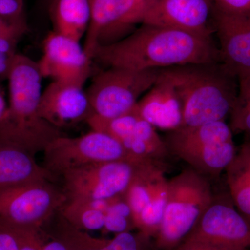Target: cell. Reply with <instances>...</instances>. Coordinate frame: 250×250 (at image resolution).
Returning a JSON list of instances; mask_svg holds the SVG:
<instances>
[{
    "label": "cell",
    "instance_id": "obj_1",
    "mask_svg": "<svg viewBox=\"0 0 250 250\" xmlns=\"http://www.w3.org/2000/svg\"><path fill=\"white\" fill-rule=\"evenodd\" d=\"M94 59L110 67L135 70L220 62L212 37L147 24L113 43L100 46Z\"/></svg>",
    "mask_w": 250,
    "mask_h": 250
},
{
    "label": "cell",
    "instance_id": "obj_2",
    "mask_svg": "<svg viewBox=\"0 0 250 250\" xmlns=\"http://www.w3.org/2000/svg\"><path fill=\"white\" fill-rule=\"evenodd\" d=\"M42 78L37 62L15 54L7 77L9 104L0 118V143L34 156L63 135L39 113Z\"/></svg>",
    "mask_w": 250,
    "mask_h": 250
},
{
    "label": "cell",
    "instance_id": "obj_3",
    "mask_svg": "<svg viewBox=\"0 0 250 250\" xmlns=\"http://www.w3.org/2000/svg\"><path fill=\"white\" fill-rule=\"evenodd\" d=\"M182 102L183 122L190 127L230 116L238 95V79L221 62L190 64L160 69Z\"/></svg>",
    "mask_w": 250,
    "mask_h": 250
},
{
    "label": "cell",
    "instance_id": "obj_4",
    "mask_svg": "<svg viewBox=\"0 0 250 250\" xmlns=\"http://www.w3.org/2000/svg\"><path fill=\"white\" fill-rule=\"evenodd\" d=\"M213 196L211 181L190 167L168 180L165 210L154 238L156 250H173L183 243Z\"/></svg>",
    "mask_w": 250,
    "mask_h": 250
},
{
    "label": "cell",
    "instance_id": "obj_5",
    "mask_svg": "<svg viewBox=\"0 0 250 250\" xmlns=\"http://www.w3.org/2000/svg\"><path fill=\"white\" fill-rule=\"evenodd\" d=\"M164 140L170 156L210 181L219 179L237 152L232 130L225 121L180 127L169 131Z\"/></svg>",
    "mask_w": 250,
    "mask_h": 250
},
{
    "label": "cell",
    "instance_id": "obj_6",
    "mask_svg": "<svg viewBox=\"0 0 250 250\" xmlns=\"http://www.w3.org/2000/svg\"><path fill=\"white\" fill-rule=\"evenodd\" d=\"M160 69L135 70L110 67L94 77L86 92L94 116L113 119L134 109L155 84Z\"/></svg>",
    "mask_w": 250,
    "mask_h": 250
},
{
    "label": "cell",
    "instance_id": "obj_7",
    "mask_svg": "<svg viewBox=\"0 0 250 250\" xmlns=\"http://www.w3.org/2000/svg\"><path fill=\"white\" fill-rule=\"evenodd\" d=\"M67 199L64 190L49 180L0 189V226L42 229Z\"/></svg>",
    "mask_w": 250,
    "mask_h": 250
},
{
    "label": "cell",
    "instance_id": "obj_8",
    "mask_svg": "<svg viewBox=\"0 0 250 250\" xmlns=\"http://www.w3.org/2000/svg\"><path fill=\"white\" fill-rule=\"evenodd\" d=\"M43 154L42 166L57 178L67 171L84 166L136 159L114 138L95 130L78 137L59 136L48 145Z\"/></svg>",
    "mask_w": 250,
    "mask_h": 250
},
{
    "label": "cell",
    "instance_id": "obj_9",
    "mask_svg": "<svg viewBox=\"0 0 250 250\" xmlns=\"http://www.w3.org/2000/svg\"><path fill=\"white\" fill-rule=\"evenodd\" d=\"M147 163L151 161L125 159L67 171L62 175L64 192L67 197L91 200L124 196L136 174Z\"/></svg>",
    "mask_w": 250,
    "mask_h": 250
},
{
    "label": "cell",
    "instance_id": "obj_10",
    "mask_svg": "<svg viewBox=\"0 0 250 250\" xmlns=\"http://www.w3.org/2000/svg\"><path fill=\"white\" fill-rule=\"evenodd\" d=\"M166 165L147 163L133 180L124 197L132 214L135 229L154 239L167 202Z\"/></svg>",
    "mask_w": 250,
    "mask_h": 250
},
{
    "label": "cell",
    "instance_id": "obj_11",
    "mask_svg": "<svg viewBox=\"0 0 250 250\" xmlns=\"http://www.w3.org/2000/svg\"><path fill=\"white\" fill-rule=\"evenodd\" d=\"M86 123L91 130L106 133L116 139L134 159L166 165V159L170 156L164 140L152 125L139 116L136 106L113 119L92 115Z\"/></svg>",
    "mask_w": 250,
    "mask_h": 250
},
{
    "label": "cell",
    "instance_id": "obj_12",
    "mask_svg": "<svg viewBox=\"0 0 250 250\" xmlns=\"http://www.w3.org/2000/svg\"><path fill=\"white\" fill-rule=\"evenodd\" d=\"M185 241L250 248V225L237 209L228 190L214 193L210 205Z\"/></svg>",
    "mask_w": 250,
    "mask_h": 250
},
{
    "label": "cell",
    "instance_id": "obj_13",
    "mask_svg": "<svg viewBox=\"0 0 250 250\" xmlns=\"http://www.w3.org/2000/svg\"><path fill=\"white\" fill-rule=\"evenodd\" d=\"M215 14L213 0H146L141 24L211 37Z\"/></svg>",
    "mask_w": 250,
    "mask_h": 250
},
{
    "label": "cell",
    "instance_id": "obj_14",
    "mask_svg": "<svg viewBox=\"0 0 250 250\" xmlns=\"http://www.w3.org/2000/svg\"><path fill=\"white\" fill-rule=\"evenodd\" d=\"M90 21L83 49L93 59L100 46L141 23L146 0H90Z\"/></svg>",
    "mask_w": 250,
    "mask_h": 250
},
{
    "label": "cell",
    "instance_id": "obj_15",
    "mask_svg": "<svg viewBox=\"0 0 250 250\" xmlns=\"http://www.w3.org/2000/svg\"><path fill=\"white\" fill-rule=\"evenodd\" d=\"M42 49L37 62L43 78L84 85L91 72L93 59L79 41L53 31L45 38Z\"/></svg>",
    "mask_w": 250,
    "mask_h": 250
},
{
    "label": "cell",
    "instance_id": "obj_16",
    "mask_svg": "<svg viewBox=\"0 0 250 250\" xmlns=\"http://www.w3.org/2000/svg\"><path fill=\"white\" fill-rule=\"evenodd\" d=\"M215 33L220 62L237 79L250 75V11L227 13L215 8Z\"/></svg>",
    "mask_w": 250,
    "mask_h": 250
},
{
    "label": "cell",
    "instance_id": "obj_17",
    "mask_svg": "<svg viewBox=\"0 0 250 250\" xmlns=\"http://www.w3.org/2000/svg\"><path fill=\"white\" fill-rule=\"evenodd\" d=\"M39 113L60 130L86 122L93 114L83 86L60 81H53L42 92Z\"/></svg>",
    "mask_w": 250,
    "mask_h": 250
},
{
    "label": "cell",
    "instance_id": "obj_18",
    "mask_svg": "<svg viewBox=\"0 0 250 250\" xmlns=\"http://www.w3.org/2000/svg\"><path fill=\"white\" fill-rule=\"evenodd\" d=\"M136 109L155 129L171 131L182 126V102L173 85L160 71L155 84L140 99Z\"/></svg>",
    "mask_w": 250,
    "mask_h": 250
},
{
    "label": "cell",
    "instance_id": "obj_19",
    "mask_svg": "<svg viewBox=\"0 0 250 250\" xmlns=\"http://www.w3.org/2000/svg\"><path fill=\"white\" fill-rule=\"evenodd\" d=\"M52 236L69 250H156L154 239L139 231L117 233L111 239L96 238L74 228L61 216Z\"/></svg>",
    "mask_w": 250,
    "mask_h": 250
},
{
    "label": "cell",
    "instance_id": "obj_20",
    "mask_svg": "<svg viewBox=\"0 0 250 250\" xmlns=\"http://www.w3.org/2000/svg\"><path fill=\"white\" fill-rule=\"evenodd\" d=\"M57 177L42 166L34 156L22 149L0 143V189Z\"/></svg>",
    "mask_w": 250,
    "mask_h": 250
},
{
    "label": "cell",
    "instance_id": "obj_21",
    "mask_svg": "<svg viewBox=\"0 0 250 250\" xmlns=\"http://www.w3.org/2000/svg\"><path fill=\"white\" fill-rule=\"evenodd\" d=\"M228 190L233 204L250 225V139L237 149L226 170Z\"/></svg>",
    "mask_w": 250,
    "mask_h": 250
},
{
    "label": "cell",
    "instance_id": "obj_22",
    "mask_svg": "<svg viewBox=\"0 0 250 250\" xmlns=\"http://www.w3.org/2000/svg\"><path fill=\"white\" fill-rule=\"evenodd\" d=\"M52 20L54 31L80 42L90 24V0H55Z\"/></svg>",
    "mask_w": 250,
    "mask_h": 250
},
{
    "label": "cell",
    "instance_id": "obj_23",
    "mask_svg": "<svg viewBox=\"0 0 250 250\" xmlns=\"http://www.w3.org/2000/svg\"><path fill=\"white\" fill-rule=\"evenodd\" d=\"M110 200L67 197L59 210L60 216L77 229L87 232L102 231Z\"/></svg>",
    "mask_w": 250,
    "mask_h": 250
},
{
    "label": "cell",
    "instance_id": "obj_24",
    "mask_svg": "<svg viewBox=\"0 0 250 250\" xmlns=\"http://www.w3.org/2000/svg\"><path fill=\"white\" fill-rule=\"evenodd\" d=\"M135 229L132 214L124 196L111 199L106 212L103 233H117Z\"/></svg>",
    "mask_w": 250,
    "mask_h": 250
},
{
    "label": "cell",
    "instance_id": "obj_25",
    "mask_svg": "<svg viewBox=\"0 0 250 250\" xmlns=\"http://www.w3.org/2000/svg\"><path fill=\"white\" fill-rule=\"evenodd\" d=\"M0 228L6 229L12 233L17 242L18 250H42L44 234L42 229L6 225H2Z\"/></svg>",
    "mask_w": 250,
    "mask_h": 250
},
{
    "label": "cell",
    "instance_id": "obj_26",
    "mask_svg": "<svg viewBox=\"0 0 250 250\" xmlns=\"http://www.w3.org/2000/svg\"><path fill=\"white\" fill-rule=\"evenodd\" d=\"M229 116L233 133H244L250 139V99L238 94Z\"/></svg>",
    "mask_w": 250,
    "mask_h": 250
},
{
    "label": "cell",
    "instance_id": "obj_27",
    "mask_svg": "<svg viewBox=\"0 0 250 250\" xmlns=\"http://www.w3.org/2000/svg\"><path fill=\"white\" fill-rule=\"evenodd\" d=\"M27 30V22L24 17L11 20L0 16V37L5 36L22 37Z\"/></svg>",
    "mask_w": 250,
    "mask_h": 250
},
{
    "label": "cell",
    "instance_id": "obj_28",
    "mask_svg": "<svg viewBox=\"0 0 250 250\" xmlns=\"http://www.w3.org/2000/svg\"><path fill=\"white\" fill-rule=\"evenodd\" d=\"M0 16L11 20L24 17L23 0H0Z\"/></svg>",
    "mask_w": 250,
    "mask_h": 250
},
{
    "label": "cell",
    "instance_id": "obj_29",
    "mask_svg": "<svg viewBox=\"0 0 250 250\" xmlns=\"http://www.w3.org/2000/svg\"><path fill=\"white\" fill-rule=\"evenodd\" d=\"M215 8L227 13L250 11V0H213Z\"/></svg>",
    "mask_w": 250,
    "mask_h": 250
},
{
    "label": "cell",
    "instance_id": "obj_30",
    "mask_svg": "<svg viewBox=\"0 0 250 250\" xmlns=\"http://www.w3.org/2000/svg\"><path fill=\"white\" fill-rule=\"evenodd\" d=\"M173 250H250V248H229L202 242L185 241Z\"/></svg>",
    "mask_w": 250,
    "mask_h": 250
},
{
    "label": "cell",
    "instance_id": "obj_31",
    "mask_svg": "<svg viewBox=\"0 0 250 250\" xmlns=\"http://www.w3.org/2000/svg\"><path fill=\"white\" fill-rule=\"evenodd\" d=\"M0 250H19L12 233L1 228H0Z\"/></svg>",
    "mask_w": 250,
    "mask_h": 250
},
{
    "label": "cell",
    "instance_id": "obj_32",
    "mask_svg": "<svg viewBox=\"0 0 250 250\" xmlns=\"http://www.w3.org/2000/svg\"><path fill=\"white\" fill-rule=\"evenodd\" d=\"M50 238L49 241H47L44 238L42 250H69L67 247L61 240L52 236H51Z\"/></svg>",
    "mask_w": 250,
    "mask_h": 250
},
{
    "label": "cell",
    "instance_id": "obj_33",
    "mask_svg": "<svg viewBox=\"0 0 250 250\" xmlns=\"http://www.w3.org/2000/svg\"><path fill=\"white\" fill-rule=\"evenodd\" d=\"M238 94L250 99V75L238 79Z\"/></svg>",
    "mask_w": 250,
    "mask_h": 250
},
{
    "label": "cell",
    "instance_id": "obj_34",
    "mask_svg": "<svg viewBox=\"0 0 250 250\" xmlns=\"http://www.w3.org/2000/svg\"><path fill=\"white\" fill-rule=\"evenodd\" d=\"M12 57L0 52V79L7 78Z\"/></svg>",
    "mask_w": 250,
    "mask_h": 250
},
{
    "label": "cell",
    "instance_id": "obj_35",
    "mask_svg": "<svg viewBox=\"0 0 250 250\" xmlns=\"http://www.w3.org/2000/svg\"><path fill=\"white\" fill-rule=\"evenodd\" d=\"M6 107H7V105H6L4 94H3L2 90L0 88V118H1L2 115L4 114Z\"/></svg>",
    "mask_w": 250,
    "mask_h": 250
},
{
    "label": "cell",
    "instance_id": "obj_36",
    "mask_svg": "<svg viewBox=\"0 0 250 250\" xmlns=\"http://www.w3.org/2000/svg\"></svg>",
    "mask_w": 250,
    "mask_h": 250
}]
</instances>
